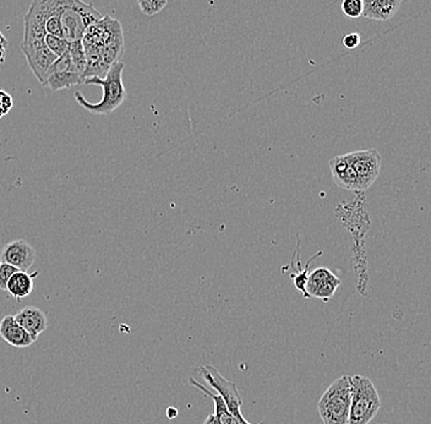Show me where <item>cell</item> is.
Instances as JSON below:
<instances>
[{
  "label": "cell",
  "mask_w": 431,
  "mask_h": 424,
  "mask_svg": "<svg viewBox=\"0 0 431 424\" xmlns=\"http://www.w3.org/2000/svg\"><path fill=\"white\" fill-rule=\"evenodd\" d=\"M38 276V272L30 275L28 271L18 270L10 277L6 284V291L16 299L25 298L33 291V280Z\"/></svg>",
  "instance_id": "obj_16"
},
{
  "label": "cell",
  "mask_w": 431,
  "mask_h": 424,
  "mask_svg": "<svg viewBox=\"0 0 431 424\" xmlns=\"http://www.w3.org/2000/svg\"><path fill=\"white\" fill-rule=\"evenodd\" d=\"M167 416L168 418H171V420H172V418H174V417L178 416V411H176L174 407H169V408H168Z\"/></svg>",
  "instance_id": "obj_26"
},
{
  "label": "cell",
  "mask_w": 431,
  "mask_h": 424,
  "mask_svg": "<svg viewBox=\"0 0 431 424\" xmlns=\"http://www.w3.org/2000/svg\"><path fill=\"white\" fill-rule=\"evenodd\" d=\"M0 260L15 266L18 270L28 271L36 260V250L30 243L16 239L5 244L0 253Z\"/></svg>",
  "instance_id": "obj_10"
},
{
  "label": "cell",
  "mask_w": 431,
  "mask_h": 424,
  "mask_svg": "<svg viewBox=\"0 0 431 424\" xmlns=\"http://www.w3.org/2000/svg\"><path fill=\"white\" fill-rule=\"evenodd\" d=\"M296 254H297V260H298V266H299V270H296L294 269V274L292 275L293 284H294V287L298 289V292H301L303 296V298H308V296H306L305 292V286L306 281H308V276H309V265H310V261L314 259V258L317 257V255H321L322 252H319L316 254L315 257L311 258L310 260L306 262L305 267H303L302 262H301V259H299V243H298L297 250H296Z\"/></svg>",
  "instance_id": "obj_17"
},
{
  "label": "cell",
  "mask_w": 431,
  "mask_h": 424,
  "mask_svg": "<svg viewBox=\"0 0 431 424\" xmlns=\"http://www.w3.org/2000/svg\"><path fill=\"white\" fill-rule=\"evenodd\" d=\"M204 424H221L218 422L217 418L214 417V415L207 416V418L205 420Z\"/></svg>",
  "instance_id": "obj_24"
},
{
  "label": "cell",
  "mask_w": 431,
  "mask_h": 424,
  "mask_svg": "<svg viewBox=\"0 0 431 424\" xmlns=\"http://www.w3.org/2000/svg\"><path fill=\"white\" fill-rule=\"evenodd\" d=\"M126 64L116 61L108 71L104 78H91L84 81V85H97L103 89L102 99L97 103L88 102L81 92H75V99L80 107L97 116H108L121 107L126 99V86L123 84V71Z\"/></svg>",
  "instance_id": "obj_1"
},
{
  "label": "cell",
  "mask_w": 431,
  "mask_h": 424,
  "mask_svg": "<svg viewBox=\"0 0 431 424\" xmlns=\"http://www.w3.org/2000/svg\"><path fill=\"white\" fill-rule=\"evenodd\" d=\"M5 56H6V46L0 44V64L5 61Z\"/></svg>",
  "instance_id": "obj_25"
},
{
  "label": "cell",
  "mask_w": 431,
  "mask_h": 424,
  "mask_svg": "<svg viewBox=\"0 0 431 424\" xmlns=\"http://www.w3.org/2000/svg\"><path fill=\"white\" fill-rule=\"evenodd\" d=\"M168 0H138L140 10L146 16H154L159 14L166 6Z\"/></svg>",
  "instance_id": "obj_18"
},
{
  "label": "cell",
  "mask_w": 431,
  "mask_h": 424,
  "mask_svg": "<svg viewBox=\"0 0 431 424\" xmlns=\"http://www.w3.org/2000/svg\"><path fill=\"white\" fill-rule=\"evenodd\" d=\"M44 43H46L47 48L56 54V56H61L64 54L65 52L69 49L70 43L64 40V38L56 37V36H51L47 33L46 37H44Z\"/></svg>",
  "instance_id": "obj_19"
},
{
  "label": "cell",
  "mask_w": 431,
  "mask_h": 424,
  "mask_svg": "<svg viewBox=\"0 0 431 424\" xmlns=\"http://www.w3.org/2000/svg\"><path fill=\"white\" fill-rule=\"evenodd\" d=\"M353 168L358 179V191L369 189L375 183L381 172V156L375 149L349 152Z\"/></svg>",
  "instance_id": "obj_6"
},
{
  "label": "cell",
  "mask_w": 431,
  "mask_h": 424,
  "mask_svg": "<svg viewBox=\"0 0 431 424\" xmlns=\"http://www.w3.org/2000/svg\"><path fill=\"white\" fill-rule=\"evenodd\" d=\"M15 320L28 331L33 342L38 340V336L44 332L47 329V317L40 308L26 307L21 309L16 315Z\"/></svg>",
  "instance_id": "obj_13"
},
{
  "label": "cell",
  "mask_w": 431,
  "mask_h": 424,
  "mask_svg": "<svg viewBox=\"0 0 431 424\" xmlns=\"http://www.w3.org/2000/svg\"><path fill=\"white\" fill-rule=\"evenodd\" d=\"M329 169L334 184L349 191H358V179L349 154L339 155L329 159Z\"/></svg>",
  "instance_id": "obj_11"
},
{
  "label": "cell",
  "mask_w": 431,
  "mask_h": 424,
  "mask_svg": "<svg viewBox=\"0 0 431 424\" xmlns=\"http://www.w3.org/2000/svg\"><path fill=\"white\" fill-rule=\"evenodd\" d=\"M14 106V101L10 94L0 90V118L5 117Z\"/></svg>",
  "instance_id": "obj_22"
},
{
  "label": "cell",
  "mask_w": 431,
  "mask_h": 424,
  "mask_svg": "<svg viewBox=\"0 0 431 424\" xmlns=\"http://www.w3.org/2000/svg\"><path fill=\"white\" fill-rule=\"evenodd\" d=\"M341 9L349 19H358L363 15V0H342Z\"/></svg>",
  "instance_id": "obj_20"
},
{
  "label": "cell",
  "mask_w": 431,
  "mask_h": 424,
  "mask_svg": "<svg viewBox=\"0 0 431 424\" xmlns=\"http://www.w3.org/2000/svg\"><path fill=\"white\" fill-rule=\"evenodd\" d=\"M0 44H3V46H6V47H8V44H9V42H8V40H6V37H5L4 35H3V32H1V31H0Z\"/></svg>",
  "instance_id": "obj_27"
},
{
  "label": "cell",
  "mask_w": 431,
  "mask_h": 424,
  "mask_svg": "<svg viewBox=\"0 0 431 424\" xmlns=\"http://www.w3.org/2000/svg\"><path fill=\"white\" fill-rule=\"evenodd\" d=\"M190 382L195 387H198L200 392H204L205 396H209L211 400L214 401V417L217 418L218 422L221 424H253L248 420H239L231 413V411L228 410L226 402L223 401L222 397L218 394L214 395V392H210L209 389H206L202 384L196 382L194 377H191ZM259 424H264V422H260Z\"/></svg>",
  "instance_id": "obj_15"
},
{
  "label": "cell",
  "mask_w": 431,
  "mask_h": 424,
  "mask_svg": "<svg viewBox=\"0 0 431 424\" xmlns=\"http://www.w3.org/2000/svg\"><path fill=\"white\" fill-rule=\"evenodd\" d=\"M399 1H403V0H399Z\"/></svg>",
  "instance_id": "obj_28"
},
{
  "label": "cell",
  "mask_w": 431,
  "mask_h": 424,
  "mask_svg": "<svg viewBox=\"0 0 431 424\" xmlns=\"http://www.w3.org/2000/svg\"><path fill=\"white\" fill-rule=\"evenodd\" d=\"M21 51L25 54L33 75L43 85L48 71L58 59V56L47 48L44 40L31 43H21Z\"/></svg>",
  "instance_id": "obj_8"
},
{
  "label": "cell",
  "mask_w": 431,
  "mask_h": 424,
  "mask_svg": "<svg viewBox=\"0 0 431 424\" xmlns=\"http://www.w3.org/2000/svg\"><path fill=\"white\" fill-rule=\"evenodd\" d=\"M0 336L9 345L16 349H26L32 345L33 340L19 322L15 320L14 315H6L0 322Z\"/></svg>",
  "instance_id": "obj_12"
},
{
  "label": "cell",
  "mask_w": 431,
  "mask_h": 424,
  "mask_svg": "<svg viewBox=\"0 0 431 424\" xmlns=\"http://www.w3.org/2000/svg\"><path fill=\"white\" fill-rule=\"evenodd\" d=\"M351 407L349 375L334 380L322 394L317 410L324 424H348Z\"/></svg>",
  "instance_id": "obj_4"
},
{
  "label": "cell",
  "mask_w": 431,
  "mask_h": 424,
  "mask_svg": "<svg viewBox=\"0 0 431 424\" xmlns=\"http://www.w3.org/2000/svg\"><path fill=\"white\" fill-rule=\"evenodd\" d=\"M198 372H199L200 377H202L205 382H207L210 387L214 389L218 395L222 397L223 401L227 405L228 410L231 411V413L239 420H243V422L246 420L241 413L243 400H241V394L238 392L237 382L228 380L218 372L217 368H214V365H210V364L200 367Z\"/></svg>",
  "instance_id": "obj_5"
},
{
  "label": "cell",
  "mask_w": 431,
  "mask_h": 424,
  "mask_svg": "<svg viewBox=\"0 0 431 424\" xmlns=\"http://www.w3.org/2000/svg\"><path fill=\"white\" fill-rule=\"evenodd\" d=\"M351 407L348 424H369L380 410L381 399L374 382L363 375L349 377Z\"/></svg>",
  "instance_id": "obj_3"
},
{
  "label": "cell",
  "mask_w": 431,
  "mask_h": 424,
  "mask_svg": "<svg viewBox=\"0 0 431 424\" xmlns=\"http://www.w3.org/2000/svg\"><path fill=\"white\" fill-rule=\"evenodd\" d=\"M76 85H84V79L75 69L70 59L69 51H66L63 56H58V59L51 66L43 86L51 91H61Z\"/></svg>",
  "instance_id": "obj_7"
},
{
  "label": "cell",
  "mask_w": 431,
  "mask_h": 424,
  "mask_svg": "<svg viewBox=\"0 0 431 424\" xmlns=\"http://www.w3.org/2000/svg\"><path fill=\"white\" fill-rule=\"evenodd\" d=\"M341 286V280L326 267H317L308 276L305 292L308 298L321 299L327 303Z\"/></svg>",
  "instance_id": "obj_9"
},
{
  "label": "cell",
  "mask_w": 431,
  "mask_h": 424,
  "mask_svg": "<svg viewBox=\"0 0 431 424\" xmlns=\"http://www.w3.org/2000/svg\"><path fill=\"white\" fill-rule=\"evenodd\" d=\"M399 6V0H363L362 16L376 21H389L397 14Z\"/></svg>",
  "instance_id": "obj_14"
},
{
  "label": "cell",
  "mask_w": 431,
  "mask_h": 424,
  "mask_svg": "<svg viewBox=\"0 0 431 424\" xmlns=\"http://www.w3.org/2000/svg\"><path fill=\"white\" fill-rule=\"evenodd\" d=\"M18 269L15 266L10 265L8 262L0 260V289L6 291V284L10 277L14 275Z\"/></svg>",
  "instance_id": "obj_21"
},
{
  "label": "cell",
  "mask_w": 431,
  "mask_h": 424,
  "mask_svg": "<svg viewBox=\"0 0 431 424\" xmlns=\"http://www.w3.org/2000/svg\"><path fill=\"white\" fill-rule=\"evenodd\" d=\"M362 42V38L359 33H348L344 38H342V44L347 49H354L357 48L359 44Z\"/></svg>",
  "instance_id": "obj_23"
},
{
  "label": "cell",
  "mask_w": 431,
  "mask_h": 424,
  "mask_svg": "<svg viewBox=\"0 0 431 424\" xmlns=\"http://www.w3.org/2000/svg\"><path fill=\"white\" fill-rule=\"evenodd\" d=\"M58 18L63 35L68 42L81 41L85 31L95 21L102 19L99 11L83 0H56Z\"/></svg>",
  "instance_id": "obj_2"
}]
</instances>
